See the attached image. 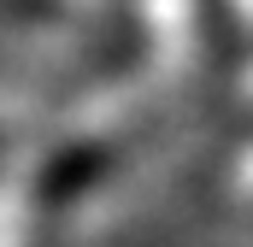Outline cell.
Returning a JSON list of instances; mask_svg holds the SVG:
<instances>
[{
  "label": "cell",
  "instance_id": "6da1fadb",
  "mask_svg": "<svg viewBox=\"0 0 253 247\" xmlns=\"http://www.w3.org/2000/svg\"><path fill=\"white\" fill-rule=\"evenodd\" d=\"M0 247H65L59 242V194L36 171L0 183Z\"/></svg>",
  "mask_w": 253,
  "mask_h": 247
}]
</instances>
